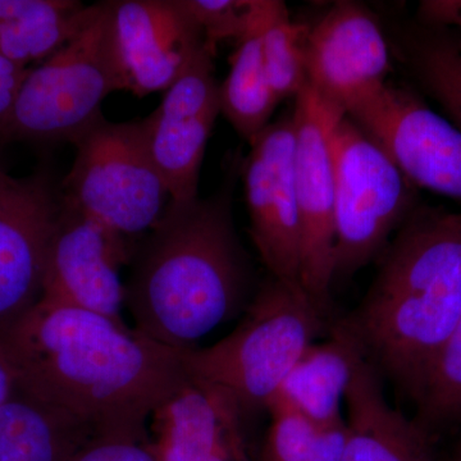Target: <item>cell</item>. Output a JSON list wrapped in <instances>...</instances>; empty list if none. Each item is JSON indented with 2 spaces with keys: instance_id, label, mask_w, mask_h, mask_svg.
Wrapping results in <instances>:
<instances>
[{
  "instance_id": "d6986e66",
  "label": "cell",
  "mask_w": 461,
  "mask_h": 461,
  "mask_svg": "<svg viewBox=\"0 0 461 461\" xmlns=\"http://www.w3.org/2000/svg\"><path fill=\"white\" fill-rule=\"evenodd\" d=\"M98 435L89 424L16 384L0 405V461H71Z\"/></svg>"
},
{
  "instance_id": "1f68e13d",
  "label": "cell",
  "mask_w": 461,
  "mask_h": 461,
  "mask_svg": "<svg viewBox=\"0 0 461 461\" xmlns=\"http://www.w3.org/2000/svg\"><path fill=\"white\" fill-rule=\"evenodd\" d=\"M457 26L461 27V18H460L459 23H457Z\"/></svg>"
},
{
  "instance_id": "8fae6325",
  "label": "cell",
  "mask_w": 461,
  "mask_h": 461,
  "mask_svg": "<svg viewBox=\"0 0 461 461\" xmlns=\"http://www.w3.org/2000/svg\"><path fill=\"white\" fill-rule=\"evenodd\" d=\"M135 241L63 199L45 262L41 302L76 306L122 327L124 284Z\"/></svg>"
},
{
  "instance_id": "277c9868",
  "label": "cell",
  "mask_w": 461,
  "mask_h": 461,
  "mask_svg": "<svg viewBox=\"0 0 461 461\" xmlns=\"http://www.w3.org/2000/svg\"><path fill=\"white\" fill-rule=\"evenodd\" d=\"M330 321L306 295L272 276L257 287L229 336L185 353L187 371L233 393L248 412L266 411L285 378Z\"/></svg>"
},
{
  "instance_id": "5b68a950",
  "label": "cell",
  "mask_w": 461,
  "mask_h": 461,
  "mask_svg": "<svg viewBox=\"0 0 461 461\" xmlns=\"http://www.w3.org/2000/svg\"><path fill=\"white\" fill-rule=\"evenodd\" d=\"M123 91L107 2L89 5L83 25L56 53L32 67L0 131L11 142H72L103 115L109 94Z\"/></svg>"
},
{
  "instance_id": "6da1fadb",
  "label": "cell",
  "mask_w": 461,
  "mask_h": 461,
  "mask_svg": "<svg viewBox=\"0 0 461 461\" xmlns=\"http://www.w3.org/2000/svg\"><path fill=\"white\" fill-rule=\"evenodd\" d=\"M0 350L17 387L99 435L148 433L153 412L189 377L186 351L94 312L41 300L0 332Z\"/></svg>"
},
{
  "instance_id": "4dcf8cb0",
  "label": "cell",
  "mask_w": 461,
  "mask_h": 461,
  "mask_svg": "<svg viewBox=\"0 0 461 461\" xmlns=\"http://www.w3.org/2000/svg\"><path fill=\"white\" fill-rule=\"evenodd\" d=\"M453 461H461V444L454 455Z\"/></svg>"
},
{
  "instance_id": "484cf974",
  "label": "cell",
  "mask_w": 461,
  "mask_h": 461,
  "mask_svg": "<svg viewBox=\"0 0 461 461\" xmlns=\"http://www.w3.org/2000/svg\"><path fill=\"white\" fill-rule=\"evenodd\" d=\"M204 35L205 48L215 57L227 39L241 38L250 20L253 0H182Z\"/></svg>"
},
{
  "instance_id": "3957f363",
  "label": "cell",
  "mask_w": 461,
  "mask_h": 461,
  "mask_svg": "<svg viewBox=\"0 0 461 461\" xmlns=\"http://www.w3.org/2000/svg\"><path fill=\"white\" fill-rule=\"evenodd\" d=\"M378 258L368 293L333 324L415 402L461 317V212H414Z\"/></svg>"
},
{
  "instance_id": "ac0fdd59",
  "label": "cell",
  "mask_w": 461,
  "mask_h": 461,
  "mask_svg": "<svg viewBox=\"0 0 461 461\" xmlns=\"http://www.w3.org/2000/svg\"><path fill=\"white\" fill-rule=\"evenodd\" d=\"M329 335L326 341L309 346L267 406V411L296 412L321 424L345 420L342 405L363 354L353 339L333 323Z\"/></svg>"
},
{
  "instance_id": "603a6c76",
  "label": "cell",
  "mask_w": 461,
  "mask_h": 461,
  "mask_svg": "<svg viewBox=\"0 0 461 461\" xmlns=\"http://www.w3.org/2000/svg\"><path fill=\"white\" fill-rule=\"evenodd\" d=\"M257 461H341L348 427L321 424L286 411H271Z\"/></svg>"
},
{
  "instance_id": "30bf717a",
  "label": "cell",
  "mask_w": 461,
  "mask_h": 461,
  "mask_svg": "<svg viewBox=\"0 0 461 461\" xmlns=\"http://www.w3.org/2000/svg\"><path fill=\"white\" fill-rule=\"evenodd\" d=\"M241 160L251 241L268 276L302 287V229L295 189L293 112L271 122ZM303 288V287H302Z\"/></svg>"
},
{
  "instance_id": "e0dca14e",
  "label": "cell",
  "mask_w": 461,
  "mask_h": 461,
  "mask_svg": "<svg viewBox=\"0 0 461 461\" xmlns=\"http://www.w3.org/2000/svg\"><path fill=\"white\" fill-rule=\"evenodd\" d=\"M345 405L348 437L341 461H432L429 433L390 405L384 379L363 355Z\"/></svg>"
},
{
  "instance_id": "9a60e30c",
  "label": "cell",
  "mask_w": 461,
  "mask_h": 461,
  "mask_svg": "<svg viewBox=\"0 0 461 461\" xmlns=\"http://www.w3.org/2000/svg\"><path fill=\"white\" fill-rule=\"evenodd\" d=\"M251 418L230 390L189 372L151 415L149 435L159 461H257Z\"/></svg>"
},
{
  "instance_id": "f1b7e54d",
  "label": "cell",
  "mask_w": 461,
  "mask_h": 461,
  "mask_svg": "<svg viewBox=\"0 0 461 461\" xmlns=\"http://www.w3.org/2000/svg\"><path fill=\"white\" fill-rule=\"evenodd\" d=\"M420 12L421 17L433 25H457L461 18V2H423Z\"/></svg>"
},
{
  "instance_id": "83f0119b",
  "label": "cell",
  "mask_w": 461,
  "mask_h": 461,
  "mask_svg": "<svg viewBox=\"0 0 461 461\" xmlns=\"http://www.w3.org/2000/svg\"><path fill=\"white\" fill-rule=\"evenodd\" d=\"M32 68V67H30ZM30 68L0 56V131L9 120Z\"/></svg>"
},
{
  "instance_id": "44dd1931",
  "label": "cell",
  "mask_w": 461,
  "mask_h": 461,
  "mask_svg": "<svg viewBox=\"0 0 461 461\" xmlns=\"http://www.w3.org/2000/svg\"><path fill=\"white\" fill-rule=\"evenodd\" d=\"M77 0H0V56L23 67L50 58L83 25Z\"/></svg>"
},
{
  "instance_id": "d4e9b609",
  "label": "cell",
  "mask_w": 461,
  "mask_h": 461,
  "mask_svg": "<svg viewBox=\"0 0 461 461\" xmlns=\"http://www.w3.org/2000/svg\"><path fill=\"white\" fill-rule=\"evenodd\" d=\"M412 66L424 86L461 130V48L450 38L430 36L412 50Z\"/></svg>"
},
{
  "instance_id": "5bb4252c",
  "label": "cell",
  "mask_w": 461,
  "mask_h": 461,
  "mask_svg": "<svg viewBox=\"0 0 461 461\" xmlns=\"http://www.w3.org/2000/svg\"><path fill=\"white\" fill-rule=\"evenodd\" d=\"M213 59L208 50H203L184 76L165 91L156 111L141 118L149 151L175 203L199 198L206 145L221 113Z\"/></svg>"
},
{
  "instance_id": "7c38bea8",
  "label": "cell",
  "mask_w": 461,
  "mask_h": 461,
  "mask_svg": "<svg viewBox=\"0 0 461 461\" xmlns=\"http://www.w3.org/2000/svg\"><path fill=\"white\" fill-rule=\"evenodd\" d=\"M60 205L50 167L21 178L0 168V332L41 302Z\"/></svg>"
},
{
  "instance_id": "7a4b0ae2",
  "label": "cell",
  "mask_w": 461,
  "mask_h": 461,
  "mask_svg": "<svg viewBox=\"0 0 461 461\" xmlns=\"http://www.w3.org/2000/svg\"><path fill=\"white\" fill-rule=\"evenodd\" d=\"M240 165L236 158L226 181L209 198L169 200L156 226L133 244L124 308L144 338L194 350L250 304L256 294L250 263L232 215Z\"/></svg>"
},
{
  "instance_id": "ba28073f",
  "label": "cell",
  "mask_w": 461,
  "mask_h": 461,
  "mask_svg": "<svg viewBox=\"0 0 461 461\" xmlns=\"http://www.w3.org/2000/svg\"><path fill=\"white\" fill-rule=\"evenodd\" d=\"M344 108L306 84L295 98V189L302 229L300 284L315 306L335 321V173L330 136Z\"/></svg>"
},
{
  "instance_id": "f546056e",
  "label": "cell",
  "mask_w": 461,
  "mask_h": 461,
  "mask_svg": "<svg viewBox=\"0 0 461 461\" xmlns=\"http://www.w3.org/2000/svg\"><path fill=\"white\" fill-rule=\"evenodd\" d=\"M14 384L16 382H14V373L0 350V405L11 395Z\"/></svg>"
},
{
  "instance_id": "8992f818",
  "label": "cell",
  "mask_w": 461,
  "mask_h": 461,
  "mask_svg": "<svg viewBox=\"0 0 461 461\" xmlns=\"http://www.w3.org/2000/svg\"><path fill=\"white\" fill-rule=\"evenodd\" d=\"M71 144L76 157L60 181L63 199L131 241L153 229L171 195L141 120L117 123L100 115Z\"/></svg>"
},
{
  "instance_id": "7402d4cb",
  "label": "cell",
  "mask_w": 461,
  "mask_h": 461,
  "mask_svg": "<svg viewBox=\"0 0 461 461\" xmlns=\"http://www.w3.org/2000/svg\"><path fill=\"white\" fill-rule=\"evenodd\" d=\"M311 26L294 23L286 3L267 0L262 53L267 77L278 103L296 98L308 84L306 48Z\"/></svg>"
},
{
  "instance_id": "52a82bcc",
  "label": "cell",
  "mask_w": 461,
  "mask_h": 461,
  "mask_svg": "<svg viewBox=\"0 0 461 461\" xmlns=\"http://www.w3.org/2000/svg\"><path fill=\"white\" fill-rule=\"evenodd\" d=\"M335 173V281L381 256L412 213L411 184L348 115L330 136Z\"/></svg>"
},
{
  "instance_id": "9c48e42d",
  "label": "cell",
  "mask_w": 461,
  "mask_h": 461,
  "mask_svg": "<svg viewBox=\"0 0 461 461\" xmlns=\"http://www.w3.org/2000/svg\"><path fill=\"white\" fill-rule=\"evenodd\" d=\"M345 113L378 145L412 186L461 202V130L411 91L384 84Z\"/></svg>"
},
{
  "instance_id": "2e32d148",
  "label": "cell",
  "mask_w": 461,
  "mask_h": 461,
  "mask_svg": "<svg viewBox=\"0 0 461 461\" xmlns=\"http://www.w3.org/2000/svg\"><path fill=\"white\" fill-rule=\"evenodd\" d=\"M390 50L377 20L354 2H339L311 27L306 48L308 84L346 108L386 84Z\"/></svg>"
},
{
  "instance_id": "cb8c5ba5",
  "label": "cell",
  "mask_w": 461,
  "mask_h": 461,
  "mask_svg": "<svg viewBox=\"0 0 461 461\" xmlns=\"http://www.w3.org/2000/svg\"><path fill=\"white\" fill-rule=\"evenodd\" d=\"M415 423L426 430L461 420V317L415 399Z\"/></svg>"
},
{
  "instance_id": "4316f807",
  "label": "cell",
  "mask_w": 461,
  "mask_h": 461,
  "mask_svg": "<svg viewBox=\"0 0 461 461\" xmlns=\"http://www.w3.org/2000/svg\"><path fill=\"white\" fill-rule=\"evenodd\" d=\"M71 461H159L148 433L98 435Z\"/></svg>"
},
{
  "instance_id": "4fadbf2b",
  "label": "cell",
  "mask_w": 461,
  "mask_h": 461,
  "mask_svg": "<svg viewBox=\"0 0 461 461\" xmlns=\"http://www.w3.org/2000/svg\"><path fill=\"white\" fill-rule=\"evenodd\" d=\"M123 91L145 98L167 91L205 50L204 35L182 0H108Z\"/></svg>"
},
{
  "instance_id": "ffe728a7",
  "label": "cell",
  "mask_w": 461,
  "mask_h": 461,
  "mask_svg": "<svg viewBox=\"0 0 461 461\" xmlns=\"http://www.w3.org/2000/svg\"><path fill=\"white\" fill-rule=\"evenodd\" d=\"M266 2L253 0L247 30L230 56L229 75L220 85L221 113L249 144L272 122L278 105L263 62Z\"/></svg>"
}]
</instances>
